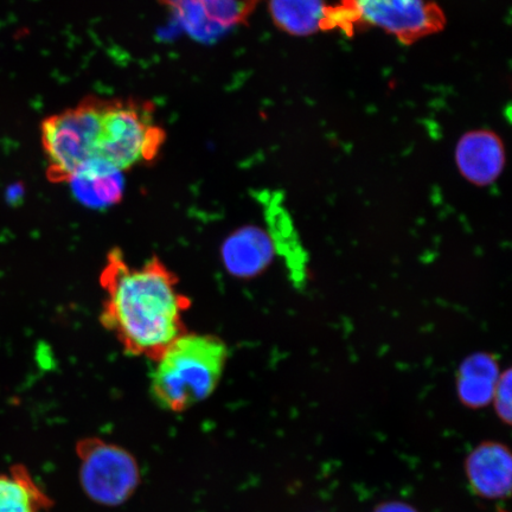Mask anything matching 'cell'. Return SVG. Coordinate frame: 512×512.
<instances>
[{
    "label": "cell",
    "instance_id": "cell-12",
    "mask_svg": "<svg viewBox=\"0 0 512 512\" xmlns=\"http://www.w3.org/2000/svg\"><path fill=\"white\" fill-rule=\"evenodd\" d=\"M498 381L497 364L489 355H476L466 360L458 375V393L466 406L488 405Z\"/></svg>",
    "mask_w": 512,
    "mask_h": 512
},
{
    "label": "cell",
    "instance_id": "cell-5",
    "mask_svg": "<svg viewBox=\"0 0 512 512\" xmlns=\"http://www.w3.org/2000/svg\"><path fill=\"white\" fill-rule=\"evenodd\" d=\"M76 453L82 488L95 503L117 507L136 492L140 470L125 448L100 438H85L76 444Z\"/></svg>",
    "mask_w": 512,
    "mask_h": 512
},
{
    "label": "cell",
    "instance_id": "cell-10",
    "mask_svg": "<svg viewBox=\"0 0 512 512\" xmlns=\"http://www.w3.org/2000/svg\"><path fill=\"white\" fill-rule=\"evenodd\" d=\"M329 4L325 0H268L275 27L286 34L307 37L322 31Z\"/></svg>",
    "mask_w": 512,
    "mask_h": 512
},
{
    "label": "cell",
    "instance_id": "cell-7",
    "mask_svg": "<svg viewBox=\"0 0 512 512\" xmlns=\"http://www.w3.org/2000/svg\"><path fill=\"white\" fill-rule=\"evenodd\" d=\"M460 174L478 187L497 181L505 165V149L498 134L489 130L467 132L456 147Z\"/></svg>",
    "mask_w": 512,
    "mask_h": 512
},
{
    "label": "cell",
    "instance_id": "cell-1",
    "mask_svg": "<svg viewBox=\"0 0 512 512\" xmlns=\"http://www.w3.org/2000/svg\"><path fill=\"white\" fill-rule=\"evenodd\" d=\"M41 142L49 181L68 184L152 164L163 150L166 131L149 100L89 95L44 119Z\"/></svg>",
    "mask_w": 512,
    "mask_h": 512
},
{
    "label": "cell",
    "instance_id": "cell-11",
    "mask_svg": "<svg viewBox=\"0 0 512 512\" xmlns=\"http://www.w3.org/2000/svg\"><path fill=\"white\" fill-rule=\"evenodd\" d=\"M272 245L260 229L246 228L229 239L224 246V260L234 274L254 275L270 262Z\"/></svg>",
    "mask_w": 512,
    "mask_h": 512
},
{
    "label": "cell",
    "instance_id": "cell-3",
    "mask_svg": "<svg viewBox=\"0 0 512 512\" xmlns=\"http://www.w3.org/2000/svg\"><path fill=\"white\" fill-rule=\"evenodd\" d=\"M228 355L227 344L220 337L185 332L155 362L152 399L165 411H188L215 392Z\"/></svg>",
    "mask_w": 512,
    "mask_h": 512
},
{
    "label": "cell",
    "instance_id": "cell-16",
    "mask_svg": "<svg viewBox=\"0 0 512 512\" xmlns=\"http://www.w3.org/2000/svg\"><path fill=\"white\" fill-rule=\"evenodd\" d=\"M376 512H416L411 507L402 503L384 504Z\"/></svg>",
    "mask_w": 512,
    "mask_h": 512
},
{
    "label": "cell",
    "instance_id": "cell-13",
    "mask_svg": "<svg viewBox=\"0 0 512 512\" xmlns=\"http://www.w3.org/2000/svg\"><path fill=\"white\" fill-rule=\"evenodd\" d=\"M264 203L273 245L285 256L292 274H297L296 280H302L303 273H305V258L302 247L299 246L296 238V233H294L290 216L281 207L277 197H267Z\"/></svg>",
    "mask_w": 512,
    "mask_h": 512
},
{
    "label": "cell",
    "instance_id": "cell-6",
    "mask_svg": "<svg viewBox=\"0 0 512 512\" xmlns=\"http://www.w3.org/2000/svg\"><path fill=\"white\" fill-rule=\"evenodd\" d=\"M175 12L183 28L198 40L210 41L245 23L260 0H158Z\"/></svg>",
    "mask_w": 512,
    "mask_h": 512
},
{
    "label": "cell",
    "instance_id": "cell-15",
    "mask_svg": "<svg viewBox=\"0 0 512 512\" xmlns=\"http://www.w3.org/2000/svg\"><path fill=\"white\" fill-rule=\"evenodd\" d=\"M497 412L507 422L511 418V373L510 370L498 377L494 396Z\"/></svg>",
    "mask_w": 512,
    "mask_h": 512
},
{
    "label": "cell",
    "instance_id": "cell-14",
    "mask_svg": "<svg viewBox=\"0 0 512 512\" xmlns=\"http://www.w3.org/2000/svg\"><path fill=\"white\" fill-rule=\"evenodd\" d=\"M68 184L76 200L89 208H107L123 200L124 175L79 177Z\"/></svg>",
    "mask_w": 512,
    "mask_h": 512
},
{
    "label": "cell",
    "instance_id": "cell-9",
    "mask_svg": "<svg viewBox=\"0 0 512 512\" xmlns=\"http://www.w3.org/2000/svg\"><path fill=\"white\" fill-rule=\"evenodd\" d=\"M53 504L24 465L0 472V512H46Z\"/></svg>",
    "mask_w": 512,
    "mask_h": 512
},
{
    "label": "cell",
    "instance_id": "cell-2",
    "mask_svg": "<svg viewBox=\"0 0 512 512\" xmlns=\"http://www.w3.org/2000/svg\"><path fill=\"white\" fill-rule=\"evenodd\" d=\"M104 292L100 323L126 355L156 362L187 331L191 300L177 275L158 256L133 266L119 248L106 256L100 273Z\"/></svg>",
    "mask_w": 512,
    "mask_h": 512
},
{
    "label": "cell",
    "instance_id": "cell-8",
    "mask_svg": "<svg viewBox=\"0 0 512 512\" xmlns=\"http://www.w3.org/2000/svg\"><path fill=\"white\" fill-rule=\"evenodd\" d=\"M466 473L476 494L486 498H503L510 492L511 457L499 444H484L466 460Z\"/></svg>",
    "mask_w": 512,
    "mask_h": 512
},
{
    "label": "cell",
    "instance_id": "cell-4",
    "mask_svg": "<svg viewBox=\"0 0 512 512\" xmlns=\"http://www.w3.org/2000/svg\"><path fill=\"white\" fill-rule=\"evenodd\" d=\"M445 25L443 9L432 0H339L326 10L322 31L352 37L361 29L376 28L411 46Z\"/></svg>",
    "mask_w": 512,
    "mask_h": 512
}]
</instances>
